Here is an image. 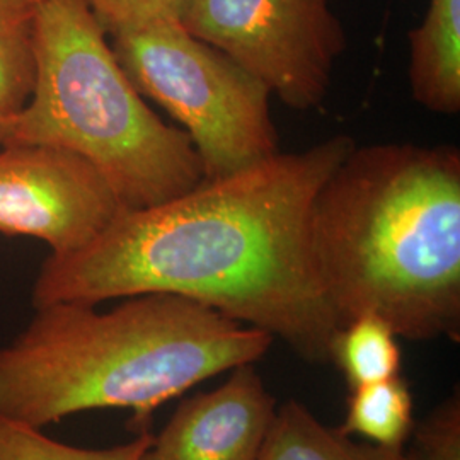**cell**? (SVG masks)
Returning <instances> with one entry per match:
<instances>
[{"label": "cell", "instance_id": "5bb4252c", "mask_svg": "<svg viewBox=\"0 0 460 460\" xmlns=\"http://www.w3.org/2000/svg\"><path fill=\"white\" fill-rule=\"evenodd\" d=\"M154 440L152 431L127 444L108 448H83L49 438L40 428L0 416V460H142Z\"/></svg>", "mask_w": 460, "mask_h": 460}, {"label": "cell", "instance_id": "9a60e30c", "mask_svg": "<svg viewBox=\"0 0 460 460\" xmlns=\"http://www.w3.org/2000/svg\"><path fill=\"white\" fill-rule=\"evenodd\" d=\"M411 452L420 460H460L459 389L411 429Z\"/></svg>", "mask_w": 460, "mask_h": 460}, {"label": "cell", "instance_id": "8fae6325", "mask_svg": "<svg viewBox=\"0 0 460 460\" xmlns=\"http://www.w3.org/2000/svg\"><path fill=\"white\" fill-rule=\"evenodd\" d=\"M414 427V399L408 380L395 376L351 389L348 411L338 431L358 435L372 444L402 448Z\"/></svg>", "mask_w": 460, "mask_h": 460}, {"label": "cell", "instance_id": "6da1fadb", "mask_svg": "<svg viewBox=\"0 0 460 460\" xmlns=\"http://www.w3.org/2000/svg\"><path fill=\"white\" fill-rule=\"evenodd\" d=\"M355 144L332 135L121 210L89 244L49 254L34 281V309L171 294L263 329L307 362L331 363L340 324L314 261L311 210Z\"/></svg>", "mask_w": 460, "mask_h": 460}, {"label": "cell", "instance_id": "277c9868", "mask_svg": "<svg viewBox=\"0 0 460 460\" xmlns=\"http://www.w3.org/2000/svg\"><path fill=\"white\" fill-rule=\"evenodd\" d=\"M34 49L33 93L4 119L2 147L79 154L111 184L123 210L163 203L203 181L191 138L148 108L84 0H41Z\"/></svg>", "mask_w": 460, "mask_h": 460}, {"label": "cell", "instance_id": "8992f818", "mask_svg": "<svg viewBox=\"0 0 460 460\" xmlns=\"http://www.w3.org/2000/svg\"><path fill=\"white\" fill-rule=\"evenodd\" d=\"M181 26L296 111L323 104L346 49L331 0H188Z\"/></svg>", "mask_w": 460, "mask_h": 460}, {"label": "cell", "instance_id": "ac0fdd59", "mask_svg": "<svg viewBox=\"0 0 460 460\" xmlns=\"http://www.w3.org/2000/svg\"><path fill=\"white\" fill-rule=\"evenodd\" d=\"M4 144V119H0V147Z\"/></svg>", "mask_w": 460, "mask_h": 460}, {"label": "cell", "instance_id": "9c48e42d", "mask_svg": "<svg viewBox=\"0 0 460 460\" xmlns=\"http://www.w3.org/2000/svg\"><path fill=\"white\" fill-rule=\"evenodd\" d=\"M408 38L412 98L431 113L459 115L460 0H429Z\"/></svg>", "mask_w": 460, "mask_h": 460}, {"label": "cell", "instance_id": "e0dca14e", "mask_svg": "<svg viewBox=\"0 0 460 460\" xmlns=\"http://www.w3.org/2000/svg\"><path fill=\"white\" fill-rule=\"evenodd\" d=\"M393 460H420L411 450L410 452H404V450H397L394 454V459Z\"/></svg>", "mask_w": 460, "mask_h": 460}, {"label": "cell", "instance_id": "52a82bcc", "mask_svg": "<svg viewBox=\"0 0 460 460\" xmlns=\"http://www.w3.org/2000/svg\"><path fill=\"white\" fill-rule=\"evenodd\" d=\"M123 210L87 159L51 146L0 150V232L28 235L62 256L89 244Z\"/></svg>", "mask_w": 460, "mask_h": 460}, {"label": "cell", "instance_id": "ba28073f", "mask_svg": "<svg viewBox=\"0 0 460 460\" xmlns=\"http://www.w3.org/2000/svg\"><path fill=\"white\" fill-rule=\"evenodd\" d=\"M275 414L254 363L239 365L214 391L181 401L142 460H260Z\"/></svg>", "mask_w": 460, "mask_h": 460}, {"label": "cell", "instance_id": "7c38bea8", "mask_svg": "<svg viewBox=\"0 0 460 460\" xmlns=\"http://www.w3.org/2000/svg\"><path fill=\"white\" fill-rule=\"evenodd\" d=\"M36 11L34 0H0V119L19 113L33 93Z\"/></svg>", "mask_w": 460, "mask_h": 460}, {"label": "cell", "instance_id": "4fadbf2b", "mask_svg": "<svg viewBox=\"0 0 460 460\" xmlns=\"http://www.w3.org/2000/svg\"><path fill=\"white\" fill-rule=\"evenodd\" d=\"M331 363L343 372L349 389L401 376L397 334L377 315H360L338 331Z\"/></svg>", "mask_w": 460, "mask_h": 460}, {"label": "cell", "instance_id": "d6986e66", "mask_svg": "<svg viewBox=\"0 0 460 460\" xmlns=\"http://www.w3.org/2000/svg\"><path fill=\"white\" fill-rule=\"evenodd\" d=\"M34 2H38V4H40V2H41V0H34Z\"/></svg>", "mask_w": 460, "mask_h": 460}, {"label": "cell", "instance_id": "30bf717a", "mask_svg": "<svg viewBox=\"0 0 460 460\" xmlns=\"http://www.w3.org/2000/svg\"><path fill=\"white\" fill-rule=\"evenodd\" d=\"M397 450L402 448L357 444L290 399L277 408L260 460H393Z\"/></svg>", "mask_w": 460, "mask_h": 460}, {"label": "cell", "instance_id": "2e32d148", "mask_svg": "<svg viewBox=\"0 0 460 460\" xmlns=\"http://www.w3.org/2000/svg\"><path fill=\"white\" fill-rule=\"evenodd\" d=\"M106 33L181 22L188 0H84Z\"/></svg>", "mask_w": 460, "mask_h": 460}, {"label": "cell", "instance_id": "5b68a950", "mask_svg": "<svg viewBox=\"0 0 460 460\" xmlns=\"http://www.w3.org/2000/svg\"><path fill=\"white\" fill-rule=\"evenodd\" d=\"M111 34L119 66L140 94L181 123L205 178L227 176L279 152L270 91L226 53L181 22Z\"/></svg>", "mask_w": 460, "mask_h": 460}, {"label": "cell", "instance_id": "3957f363", "mask_svg": "<svg viewBox=\"0 0 460 460\" xmlns=\"http://www.w3.org/2000/svg\"><path fill=\"white\" fill-rule=\"evenodd\" d=\"M275 338L171 294L127 296L111 311L58 302L0 348V416L43 429L93 410H130L133 435L207 378L256 363Z\"/></svg>", "mask_w": 460, "mask_h": 460}, {"label": "cell", "instance_id": "7a4b0ae2", "mask_svg": "<svg viewBox=\"0 0 460 460\" xmlns=\"http://www.w3.org/2000/svg\"><path fill=\"white\" fill-rule=\"evenodd\" d=\"M311 244L340 328L372 314L408 341H459V148L355 144L314 198Z\"/></svg>", "mask_w": 460, "mask_h": 460}]
</instances>
